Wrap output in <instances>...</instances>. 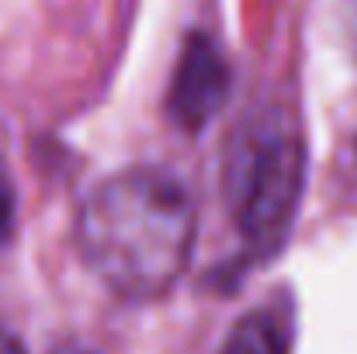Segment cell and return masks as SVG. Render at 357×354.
<instances>
[{
    "label": "cell",
    "mask_w": 357,
    "mask_h": 354,
    "mask_svg": "<svg viewBox=\"0 0 357 354\" xmlns=\"http://www.w3.org/2000/svg\"><path fill=\"white\" fill-rule=\"evenodd\" d=\"M195 230L188 188L149 167L101 181L77 216L87 267L128 302H156L184 278Z\"/></svg>",
    "instance_id": "6da1fadb"
},
{
    "label": "cell",
    "mask_w": 357,
    "mask_h": 354,
    "mask_svg": "<svg viewBox=\"0 0 357 354\" xmlns=\"http://www.w3.org/2000/svg\"><path fill=\"white\" fill-rule=\"evenodd\" d=\"M305 191V142L298 132H267L233 174V209L253 257H271L291 230Z\"/></svg>",
    "instance_id": "7a4b0ae2"
},
{
    "label": "cell",
    "mask_w": 357,
    "mask_h": 354,
    "mask_svg": "<svg viewBox=\"0 0 357 354\" xmlns=\"http://www.w3.org/2000/svg\"><path fill=\"white\" fill-rule=\"evenodd\" d=\"M229 87H233V73L222 49L205 31H191L184 38V49L167 91V115L184 132H202L222 112Z\"/></svg>",
    "instance_id": "3957f363"
},
{
    "label": "cell",
    "mask_w": 357,
    "mask_h": 354,
    "mask_svg": "<svg viewBox=\"0 0 357 354\" xmlns=\"http://www.w3.org/2000/svg\"><path fill=\"white\" fill-rule=\"evenodd\" d=\"M222 354H288L284 334L267 313H246L226 337Z\"/></svg>",
    "instance_id": "277c9868"
},
{
    "label": "cell",
    "mask_w": 357,
    "mask_h": 354,
    "mask_svg": "<svg viewBox=\"0 0 357 354\" xmlns=\"http://www.w3.org/2000/svg\"><path fill=\"white\" fill-rule=\"evenodd\" d=\"M10 226H14V191L7 174L0 170V243L10 236Z\"/></svg>",
    "instance_id": "5b68a950"
},
{
    "label": "cell",
    "mask_w": 357,
    "mask_h": 354,
    "mask_svg": "<svg viewBox=\"0 0 357 354\" xmlns=\"http://www.w3.org/2000/svg\"><path fill=\"white\" fill-rule=\"evenodd\" d=\"M0 354H28V351H24V344H21L10 330L0 327Z\"/></svg>",
    "instance_id": "8992f818"
}]
</instances>
